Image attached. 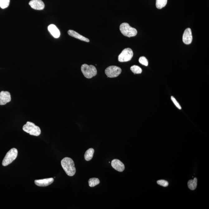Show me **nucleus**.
<instances>
[{"instance_id": "obj_1", "label": "nucleus", "mask_w": 209, "mask_h": 209, "mask_svg": "<svg viewBox=\"0 0 209 209\" xmlns=\"http://www.w3.org/2000/svg\"><path fill=\"white\" fill-rule=\"evenodd\" d=\"M62 167L69 176H73L76 173V169L74 161L71 158L65 157L61 161Z\"/></svg>"}, {"instance_id": "obj_2", "label": "nucleus", "mask_w": 209, "mask_h": 209, "mask_svg": "<svg viewBox=\"0 0 209 209\" xmlns=\"http://www.w3.org/2000/svg\"><path fill=\"white\" fill-rule=\"evenodd\" d=\"M23 130L30 135L34 136H39L41 134V130L40 127L35 125L33 123L29 121L23 126Z\"/></svg>"}, {"instance_id": "obj_3", "label": "nucleus", "mask_w": 209, "mask_h": 209, "mask_svg": "<svg viewBox=\"0 0 209 209\" xmlns=\"http://www.w3.org/2000/svg\"><path fill=\"white\" fill-rule=\"evenodd\" d=\"M120 30L124 36L127 37H133L137 34L136 29L131 27L128 23H126L121 24L120 26Z\"/></svg>"}, {"instance_id": "obj_4", "label": "nucleus", "mask_w": 209, "mask_h": 209, "mask_svg": "<svg viewBox=\"0 0 209 209\" xmlns=\"http://www.w3.org/2000/svg\"><path fill=\"white\" fill-rule=\"evenodd\" d=\"M81 70L83 74L87 78H92L97 74V69L94 65L83 64L81 67Z\"/></svg>"}, {"instance_id": "obj_5", "label": "nucleus", "mask_w": 209, "mask_h": 209, "mask_svg": "<svg viewBox=\"0 0 209 209\" xmlns=\"http://www.w3.org/2000/svg\"><path fill=\"white\" fill-rule=\"evenodd\" d=\"M18 154L17 150L15 148H12L7 152L5 157L3 159L2 165L4 166H6L12 163L17 159Z\"/></svg>"}, {"instance_id": "obj_6", "label": "nucleus", "mask_w": 209, "mask_h": 209, "mask_svg": "<svg viewBox=\"0 0 209 209\" xmlns=\"http://www.w3.org/2000/svg\"><path fill=\"white\" fill-rule=\"evenodd\" d=\"M133 52L131 49L127 48L122 50L118 57V60L120 62H126L131 59Z\"/></svg>"}, {"instance_id": "obj_7", "label": "nucleus", "mask_w": 209, "mask_h": 209, "mask_svg": "<svg viewBox=\"0 0 209 209\" xmlns=\"http://www.w3.org/2000/svg\"><path fill=\"white\" fill-rule=\"evenodd\" d=\"M121 69L114 65L108 67L105 70V74L108 77L110 78L117 77L121 74Z\"/></svg>"}, {"instance_id": "obj_8", "label": "nucleus", "mask_w": 209, "mask_h": 209, "mask_svg": "<svg viewBox=\"0 0 209 209\" xmlns=\"http://www.w3.org/2000/svg\"><path fill=\"white\" fill-rule=\"evenodd\" d=\"M192 40V31L191 28H188L185 30L183 35V41L185 44H190Z\"/></svg>"}, {"instance_id": "obj_9", "label": "nucleus", "mask_w": 209, "mask_h": 209, "mask_svg": "<svg viewBox=\"0 0 209 209\" xmlns=\"http://www.w3.org/2000/svg\"><path fill=\"white\" fill-rule=\"evenodd\" d=\"M11 95L8 92L2 91L0 93V105H6L11 101Z\"/></svg>"}, {"instance_id": "obj_10", "label": "nucleus", "mask_w": 209, "mask_h": 209, "mask_svg": "<svg viewBox=\"0 0 209 209\" xmlns=\"http://www.w3.org/2000/svg\"><path fill=\"white\" fill-rule=\"evenodd\" d=\"M29 4L32 8L36 10H43L45 7L44 3L41 0H31Z\"/></svg>"}, {"instance_id": "obj_11", "label": "nucleus", "mask_w": 209, "mask_h": 209, "mask_svg": "<svg viewBox=\"0 0 209 209\" xmlns=\"http://www.w3.org/2000/svg\"><path fill=\"white\" fill-rule=\"evenodd\" d=\"M111 165L115 169L120 172L123 171L125 169L124 164L118 159H113L111 162Z\"/></svg>"}, {"instance_id": "obj_12", "label": "nucleus", "mask_w": 209, "mask_h": 209, "mask_svg": "<svg viewBox=\"0 0 209 209\" xmlns=\"http://www.w3.org/2000/svg\"><path fill=\"white\" fill-rule=\"evenodd\" d=\"M54 181V178H50L36 180L35 181V183L37 186L46 187L52 184Z\"/></svg>"}, {"instance_id": "obj_13", "label": "nucleus", "mask_w": 209, "mask_h": 209, "mask_svg": "<svg viewBox=\"0 0 209 209\" xmlns=\"http://www.w3.org/2000/svg\"><path fill=\"white\" fill-rule=\"evenodd\" d=\"M68 34L69 36L72 37L76 38V39L81 40V41H85V42H89L90 40L87 38L84 37L79 34L77 32L73 30H69L68 32Z\"/></svg>"}, {"instance_id": "obj_14", "label": "nucleus", "mask_w": 209, "mask_h": 209, "mask_svg": "<svg viewBox=\"0 0 209 209\" xmlns=\"http://www.w3.org/2000/svg\"><path fill=\"white\" fill-rule=\"evenodd\" d=\"M48 29L51 34L54 38H58L60 36V32L58 28L54 25H50L48 27Z\"/></svg>"}, {"instance_id": "obj_15", "label": "nucleus", "mask_w": 209, "mask_h": 209, "mask_svg": "<svg viewBox=\"0 0 209 209\" xmlns=\"http://www.w3.org/2000/svg\"><path fill=\"white\" fill-rule=\"evenodd\" d=\"M94 150L93 148H90L86 151L84 154V159L86 161H89L91 160L94 153Z\"/></svg>"}, {"instance_id": "obj_16", "label": "nucleus", "mask_w": 209, "mask_h": 209, "mask_svg": "<svg viewBox=\"0 0 209 209\" xmlns=\"http://www.w3.org/2000/svg\"><path fill=\"white\" fill-rule=\"evenodd\" d=\"M197 178H194V179L189 180L188 182V187L191 190H195L197 186Z\"/></svg>"}, {"instance_id": "obj_17", "label": "nucleus", "mask_w": 209, "mask_h": 209, "mask_svg": "<svg viewBox=\"0 0 209 209\" xmlns=\"http://www.w3.org/2000/svg\"><path fill=\"white\" fill-rule=\"evenodd\" d=\"M167 0H156V7L158 9H161L166 5Z\"/></svg>"}, {"instance_id": "obj_18", "label": "nucleus", "mask_w": 209, "mask_h": 209, "mask_svg": "<svg viewBox=\"0 0 209 209\" xmlns=\"http://www.w3.org/2000/svg\"><path fill=\"white\" fill-rule=\"evenodd\" d=\"M88 183L90 187H93L99 184L100 181L98 178H93L89 180Z\"/></svg>"}, {"instance_id": "obj_19", "label": "nucleus", "mask_w": 209, "mask_h": 209, "mask_svg": "<svg viewBox=\"0 0 209 209\" xmlns=\"http://www.w3.org/2000/svg\"><path fill=\"white\" fill-rule=\"evenodd\" d=\"M131 70L132 72L135 74H141L142 72L141 68L138 65H134L133 66L131 67Z\"/></svg>"}, {"instance_id": "obj_20", "label": "nucleus", "mask_w": 209, "mask_h": 209, "mask_svg": "<svg viewBox=\"0 0 209 209\" xmlns=\"http://www.w3.org/2000/svg\"><path fill=\"white\" fill-rule=\"evenodd\" d=\"M10 0H0V7L3 9L8 7Z\"/></svg>"}, {"instance_id": "obj_21", "label": "nucleus", "mask_w": 209, "mask_h": 209, "mask_svg": "<svg viewBox=\"0 0 209 209\" xmlns=\"http://www.w3.org/2000/svg\"><path fill=\"white\" fill-rule=\"evenodd\" d=\"M139 61L140 64L145 65V66H147L148 65V60L145 57L142 56L140 57L139 59Z\"/></svg>"}, {"instance_id": "obj_22", "label": "nucleus", "mask_w": 209, "mask_h": 209, "mask_svg": "<svg viewBox=\"0 0 209 209\" xmlns=\"http://www.w3.org/2000/svg\"><path fill=\"white\" fill-rule=\"evenodd\" d=\"M157 183L158 184L163 187H167L169 185L168 182L164 180H159L157 181Z\"/></svg>"}, {"instance_id": "obj_23", "label": "nucleus", "mask_w": 209, "mask_h": 209, "mask_svg": "<svg viewBox=\"0 0 209 209\" xmlns=\"http://www.w3.org/2000/svg\"><path fill=\"white\" fill-rule=\"evenodd\" d=\"M171 100L174 103L176 107H177V108H178L179 109H181V106H180V104L178 103V101H177L176 99H175V98L173 96H172L171 97Z\"/></svg>"}]
</instances>
